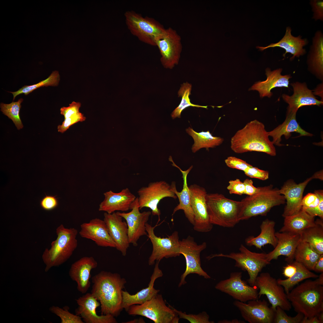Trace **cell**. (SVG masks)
<instances>
[{"mask_svg":"<svg viewBox=\"0 0 323 323\" xmlns=\"http://www.w3.org/2000/svg\"><path fill=\"white\" fill-rule=\"evenodd\" d=\"M219 323H245L243 321L238 320L237 319H234L231 320H223L220 321L218 322Z\"/></svg>","mask_w":323,"mask_h":323,"instance_id":"59","label":"cell"},{"mask_svg":"<svg viewBox=\"0 0 323 323\" xmlns=\"http://www.w3.org/2000/svg\"><path fill=\"white\" fill-rule=\"evenodd\" d=\"M177 313L179 319H186L191 323H214V321L209 320V316L205 311L197 314H187L185 312L179 311L170 305H169Z\"/></svg>","mask_w":323,"mask_h":323,"instance_id":"44","label":"cell"},{"mask_svg":"<svg viewBox=\"0 0 323 323\" xmlns=\"http://www.w3.org/2000/svg\"><path fill=\"white\" fill-rule=\"evenodd\" d=\"M104 195V199L99 205V210L108 214L116 211H128L136 198L128 188L117 193L109 191L105 192Z\"/></svg>","mask_w":323,"mask_h":323,"instance_id":"26","label":"cell"},{"mask_svg":"<svg viewBox=\"0 0 323 323\" xmlns=\"http://www.w3.org/2000/svg\"><path fill=\"white\" fill-rule=\"evenodd\" d=\"M284 218L283 226L280 232L300 234L305 229L316 225L315 217L302 208L297 213Z\"/></svg>","mask_w":323,"mask_h":323,"instance_id":"32","label":"cell"},{"mask_svg":"<svg viewBox=\"0 0 323 323\" xmlns=\"http://www.w3.org/2000/svg\"><path fill=\"white\" fill-rule=\"evenodd\" d=\"M22 98L19 99L16 102H13L10 104L0 103L1 111L9 118L12 120L17 129L23 127L20 118L19 113L21 108V104L23 101Z\"/></svg>","mask_w":323,"mask_h":323,"instance_id":"41","label":"cell"},{"mask_svg":"<svg viewBox=\"0 0 323 323\" xmlns=\"http://www.w3.org/2000/svg\"><path fill=\"white\" fill-rule=\"evenodd\" d=\"M304 317V315L300 313H298L294 317L289 316L284 310L279 306H277L275 311L273 323H301Z\"/></svg>","mask_w":323,"mask_h":323,"instance_id":"43","label":"cell"},{"mask_svg":"<svg viewBox=\"0 0 323 323\" xmlns=\"http://www.w3.org/2000/svg\"><path fill=\"white\" fill-rule=\"evenodd\" d=\"M81 103L79 102H72L68 107H63L60 109V113L65 118L75 115L80 112L79 110Z\"/></svg>","mask_w":323,"mask_h":323,"instance_id":"52","label":"cell"},{"mask_svg":"<svg viewBox=\"0 0 323 323\" xmlns=\"http://www.w3.org/2000/svg\"><path fill=\"white\" fill-rule=\"evenodd\" d=\"M301 323H322L318 319L317 316L310 318L304 317Z\"/></svg>","mask_w":323,"mask_h":323,"instance_id":"57","label":"cell"},{"mask_svg":"<svg viewBox=\"0 0 323 323\" xmlns=\"http://www.w3.org/2000/svg\"><path fill=\"white\" fill-rule=\"evenodd\" d=\"M155 226H152L147 223L146 224L147 236L152 244V253L149 257L148 264L153 265L157 261H160L164 258H168L179 256V240L178 232L175 231L170 235L166 237H159L155 234Z\"/></svg>","mask_w":323,"mask_h":323,"instance_id":"10","label":"cell"},{"mask_svg":"<svg viewBox=\"0 0 323 323\" xmlns=\"http://www.w3.org/2000/svg\"><path fill=\"white\" fill-rule=\"evenodd\" d=\"M297 111L287 108L286 117L284 121L272 130L268 132L269 136L272 137V141L274 145L280 146L281 137L284 135L286 139H288L291 136V133H298L299 136H312L313 134L306 132L299 125L296 120Z\"/></svg>","mask_w":323,"mask_h":323,"instance_id":"27","label":"cell"},{"mask_svg":"<svg viewBox=\"0 0 323 323\" xmlns=\"http://www.w3.org/2000/svg\"><path fill=\"white\" fill-rule=\"evenodd\" d=\"M186 131L194 140V143L191 148L194 153L202 148L208 150L210 148L215 147L221 144L224 141L223 138L213 136L209 131L197 132L190 127L186 129Z\"/></svg>","mask_w":323,"mask_h":323,"instance_id":"35","label":"cell"},{"mask_svg":"<svg viewBox=\"0 0 323 323\" xmlns=\"http://www.w3.org/2000/svg\"><path fill=\"white\" fill-rule=\"evenodd\" d=\"M169 160L172 162L173 166L177 168L181 171L183 181V188L180 192L177 190L175 182H172L170 185L171 190L176 195L179 202V204L174 209L172 215H173L179 210H182L189 221L194 225V216L191 205L189 190L187 181V176L192 168L193 166H191L185 170H183L174 163L171 156H170Z\"/></svg>","mask_w":323,"mask_h":323,"instance_id":"29","label":"cell"},{"mask_svg":"<svg viewBox=\"0 0 323 323\" xmlns=\"http://www.w3.org/2000/svg\"><path fill=\"white\" fill-rule=\"evenodd\" d=\"M138 206L140 210L144 207L150 208L153 216H157L160 220V210L158 207L161 200L165 197L176 199L177 198L171 189L170 185L164 181L150 183L147 186L143 187L137 191Z\"/></svg>","mask_w":323,"mask_h":323,"instance_id":"11","label":"cell"},{"mask_svg":"<svg viewBox=\"0 0 323 323\" xmlns=\"http://www.w3.org/2000/svg\"><path fill=\"white\" fill-rule=\"evenodd\" d=\"M254 286L259 290V298L262 295H266L274 311L277 306L287 311L291 309L292 306L284 287L269 273H261L257 277Z\"/></svg>","mask_w":323,"mask_h":323,"instance_id":"13","label":"cell"},{"mask_svg":"<svg viewBox=\"0 0 323 323\" xmlns=\"http://www.w3.org/2000/svg\"><path fill=\"white\" fill-rule=\"evenodd\" d=\"M244 172L246 176L249 177L262 180H267L269 178L268 171L261 170L252 166L248 168Z\"/></svg>","mask_w":323,"mask_h":323,"instance_id":"48","label":"cell"},{"mask_svg":"<svg viewBox=\"0 0 323 323\" xmlns=\"http://www.w3.org/2000/svg\"><path fill=\"white\" fill-rule=\"evenodd\" d=\"M281 68H278L271 71L269 68L266 70L267 78L265 80L256 83L249 89V90H257L261 97L267 96L270 97L272 93L271 90L275 88L285 87L289 88V80L291 78L290 75L281 74Z\"/></svg>","mask_w":323,"mask_h":323,"instance_id":"30","label":"cell"},{"mask_svg":"<svg viewBox=\"0 0 323 323\" xmlns=\"http://www.w3.org/2000/svg\"><path fill=\"white\" fill-rule=\"evenodd\" d=\"M80 227L79 234L82 237L93 241L98 246L116 248L103 220L93 219L88 223H82Z\"/></svg>","mask_w":323,"mask_h":323,"instance_id":"22","label":"cell"},{"mask_svg":"<svg viewBox=\"0 0 323 323\" xmlns=\"http://www.w3.org/2000/svg\"><path fill=\"white\" fill-rule=\"evenodd\" d=\"M130 209L131 211L128 213L119 211L116 213L126 220L128 226L129 243L136 246L138 245L137 241L140 237L144 235H147L146 224L152 212L150 211L140 212L137 197L132 203Z\"/></svg>","mask_w":323,"mask_h":323,"instance_id":"18","label":"cell"},{"mask_svg":"<svg viewBox=\"0 0 323 323\" xmlns=\"http://www.w3.org/2000/svg\"><path fill=\"white\" fill-rule=\"evenodd\" d=\"M161 55V63L164 67L172 69L179 63L182 49L181 39L171 28L166 29L162 37L156 42Z\"/></svg>","mask_w":323,"mask_h":323,"instance_id":"16","label":"cell"},{"mask_svg":"<svg viewBox=\"0 0 323 323\" xmlns=\"http://www.w3.org/2000/svg\"><path fill=\"white\" fill-rule=\"evenodd\" d=\"M127 312L129 315L146 317L155 323H178L180 319L174 310L167 306L162 295L158 294L141 304L131 305Z\"/></svg>","mask_w":323,"mask_h":323,"instance_id":"9","label":"cell"},{"mask_svg":"<svg viewBox=\"0 0 323 323\" xmlns=\"http://www.w3.org/2000/svg\"><path fill=\"white\" fill-rule=\"evenodd\" d=\"M229 185L227 188L230 194L242 195L245 194V188L243 182L237 179L231 180L228 182Z\"/></svg>","mask_w":323,"mask_h":323,"instance_id":"49","label":"cell"},{"mask_svg":"<svg viewBox=\"0 0 323 323\" xmlns=\"http://www.w3.org/2000/svg\"><path fill=\"white\" fill-rule=\"evenodd\" d=\"M190 203L194 214V230L201 232H207L213 228L208 214L206 200L207 194L205 189L197 184L189 187Z\"/></svg>","mask_w":323,"mask_h":323,"instance_id":"15","label":"cell"},{"mask_svg":"<svg viewBox=\"0 0 323 323\" xmlns=\"http://www.w3.org/2000/svg\"><path fill=\"white\" fill-rule=\"evenodd\" d=\"M91 293L100 304L101 315L119 316L122 307V291L127 283L125 278L116 273L100 271L92 278Z\"/></svg>","mask_w":323,"mask_h":323,"instance_id":"1","label":"cell"},{"mask_svg":"<svg viewBox=\"0 0 323 323\" xmlns=\"http://www.w3.org/2000/svg\"><path fill=\"white\" fill-rule=\"evenodd\" d=\"M159 261L156 262L153 274L147 287L143 289L136 294L131 295L127 291L122 290V307L127 311L129 307L134 304H141L152 298L160 291L155 289L154 283L158 278L162 277L163 273L159 267Z\"/></svg>","mask_w":323,"mask_h":323,"instance_id":"25","label":"cell"},{"mask_svg":"<svg viewBox=\"0 0 323 323\" xmlns=\"http://www.w3.org/2000/svg\"><path fill=\"white\" fill-rule=\"evenodd\" d=\"M313 12V18L316 20L323 19V1L321 0H312L310 1Z\"/></svg>","mask_w":323,"mask_h":323,"instance_id":"53","label":"cell"},{"mask_svg":"<svg viewBox=\"0 0 323 323\" xmlns=\"http://www.w3.org/2000/svg\"><path fill=\"white\" fill-rule=\"evenodd\" d=\"M287 295L294 310L304 317L317 316L323 311V286L316 280H306Z\"/></svg>","mask_w":323,"mask_h":323,"instance_id":"3","label":"cell"},{"mask_svg":"<svg viewBox=\"0 0 323 323\" xmlns=\"http://www.w3.org/2000/svg\"><path fill=\"white\" fill-rule=\"evenodd\" d=\"M60 80V76L59 73L58 71H53L47 79L37 83L30 86L25 85L16 92H9L13 94V100L18 95L23 93L27 95L33 90L41 87L57 86Z\"/></svg>","mask_w":323,"mask_h":323,"instance_id":"40","label":"cell"},{"mask_svg":"<svg viewBox=\"0 0 323 323\" xmlns=\"http://www.w3.org/2000/svg\"><path fill=\"white\" fill-rule=\"evenodd\" d=\"M269 136L264 124L255 120L247 123L232 137L231 148L237 153L257 151L275 156V148Z\"/></svg>","mask_w":323,"mask_h":323,"instance_id":"2","label":"cell"},{"mask_svg":"<svg viewBox=\"0 0 323 323\" xmlns=\"http://www.w3.org/2000/svg\"><path fill=\"white\" fill-rule=\"evenodd\" d=\"M242 272H232L228 278L219 281L215 288L241 302L258 299V288L248 284L246 281L242 280Z\"/></svg>","mask_w":323,"mask_h":323,"instance_id":"14","label":"cell"},{"mask_svg":"<svg viewBox=\"0 0 323 323\" xmlns=\"http://www.w3.org/2000/svg\"><path fill=\"white\" fill-rule=\"evenodd\" d=\"M313 270L318 272H323V254L320 255L316 262Z\"/></svg>","mask_w":323,"mask_h":323,"instance_id":"56","label":"cell"},{"mask_svg":"<svg viewBox=\"0 0 323 323\" xmlns=\"http://www.w3.org/2000/svg\"><path fill=\"white\" fill-rule=\"evenodd\" d=\"M49 310L60 318L61 323H84L80 316L72 314L66 308L63 309L53 306L49 308Z\"/></svg>","mask_w":323,"mask_h":323,"instance_id":"42","label":"cell"},{"mask_svg":"<svg viewBox=\"0 0 323 323\" xmlns=\"http://www.w3.org/2000/svg\"><path fill=\"white\" fill-rule=\"evenodd\" d=\"M206 247V242L198 245L194 241V238L190 236L180 240V253L185 258L186 268L185 271L181 276L179 287L187 283L185 278L191 274H197L207 279L211 278L201 266L200 254Z\"/></svg>","mask_w":323,"mask_h":323,"instance_id":"12","label":"cell"},{"mask_svg":"<svg viewBox=\"0 0 323 323\" xmlns=\"http://www.w3.org/2000/svg\"><path fill=\"white\" fill-rule=\"evenodd\" d=\"M316 280L320 285L323 286V272L318 276Z\"/></svg>","mask_w":323,"mask_h":323,"instance_id":"61","label":"cell"},{"mask_svg":"<svg viewBox=\"0 0 323 323\" xmlns=\"http://www.w3.org/2000/svg\"><path fill=\"white\" fill-rule=\"evenodd\" d=\"M245 186V194L248 196H251L256 193L258 190V188L255 187L253 185V181L249 179H246L243 182Z\"/></svg>","mask_w":323,"mask_h":323,"instance_id":"54","label":"cell"},{"mask_svg":"<svg viewBox=\"0 0 323 323\" xmlns=\"http://www.w3.org/2000/svg\"><path fill=\"white\" fill-rule=\"evenodd\" d=\"M312 179L310 177L298 184L293 180L289 179L279 189L280 192L284 196L286 203L282 214L283 217L295 214L301 209L303 192L307 184Z\"/></svg>","mask_w":323,"mask_h":323,"instance_id":"20","label":"cell"},{"mask_svg":"<svg viewBox=\"0 0 323 323\" xmlns=\"http://www.w3.org/2000/svg\"><path fill=\"white\" fill-rule=\"evenodd\" d=\"M320 255L314 251L308 243L300 241L295 252L294 259L309 270H313Z\"/></svg>","mask_w":323,"mask_h":323,"instance_id":"37","label":"cell"},{"mask_svg":"<svg viewBox=\"0 0 323 323\" xmlns=\"http://www.w3.org/2000/svg\"><path fill=\"white\" fill-rule=\"evenodd\" d=\"M233 304L243 318L249 323H273L275 311L265 300H253L247 303L236 300Z\"/></svg>","mask_w":323,"mask_h":323,"instance_id":"17","label":"cell"},{"mask_svg":"<svg viewBox=\"0 0 323 323\" xmlns=\"http://www.w3.org/2000/svg\"><path fill=\"white\" fill-rule=\"evenodd\" d=\"M275 223L274 221L267 219L263 221L260 226V234L256 237L250 236L247 237L245 240L246 245L261 249L265 245L270 244L275 248L277 242L275 236Z\"/></svg>","mask_w":323,"mask_h":323,"instance_id":"33","label":"cell"},{"mask_svg":"<svg viewBox=\"0 0 323 323\" xmlns=\"http://www.w3.org/2000/svg\"><path fill=\"white\" fill-rule=\"evenodd\" d=\"M300 35L297 37L292 36L291 28L288 27L286 28L284 36L278 42L271 43L266 47L257 46L256 48L262 51L268 48L280 47L285 50L283 57H285L286 54L289 53L293 55L291 59H293L295 57H299L306 53L305 50L303 47L307 44L308 42L307 39H302Z\"/></svg>","mask_w":323,"mask_h":323,"instance_id":"31","label":"cell"},{"mask_svg":"<svg viewBox=\"0 0 323 323\" xmlns=\"http://www.w3.org/2000/svg\"><path fill=\"white\" fill-rule=\"evenodd\" d=\"M323 170H321L315 173L311 177L312 179H317L322 180L323 179Z\"/></svg>","mask_w":323,"mask_h":323,"instance_id":"58","label":"cell"},{"mask_svg":"<svg viewBox=\"0 0 323 323\" xmlns=\"http://www.w3.org/2000/svg\"><path fill=\"white\" fill-rule=\"evenodd\" d=\"M296 270L295 266L292 263L284 267L283 274L285 277L289 278L292 276Z\"/></svg>","mask_w":323,"mask_h":323,"instance_id":"55","label":"cell"},{"mask_svg":"<svg viewBox=\"0 0 323 323\" xmlns=\"http://www.w3.org/2000/svg\"><path fill=\"white\" fill-rule=\"evenodd\" d=\"M125 22L131 33L140 41L156 46V42L164 33L166 29L153 18L142 15L133 10L124 13Z\"/></svg>","mask_w":323,"mask_h":323,"instance_id":"7","label":"cell"},{"mask_svg":"<svg viewBox=\"0 0 323 323\" xmlns=\"http://www.w3.org/2000/svg\"><path fill=\"white\" fill-rule=\"evenodd\" d=\"M57 237L52 242L51 248L46 249L42 258L47 272L53 266H58L65 262L77 248L78 231L74 228H65L61 224L56 229Z\"/></svg>","mask_w":323,"mask_h":323,"instance_id":"5","label":"cell"},{"mask_svg":"<svg viewBox=\"0 0 323 323\" xmlns=\"http://www.w3.org/2000/svg\"><path fill=\"white\" fill-rule=\"evenodd\" d=\"M144 321L142 318L134 319L124 323H145Z\"/></svg>","mask_w":323,"mask_h":323,"instance_id":"60","label":"cell"},{"mask_svg":"<svg viewBox=\"0 0 323 323\" xmlns=\"http://www.w3.org/2000/svg\"><path fill=\"white\" fill-rule=\"evenodd\" d=\"M309 63L313 71L322 78L323 73V36L320 31L316 32L313 38Z\"/></svg>","mask_w":323,"mask_h":323,"instance_id":"36","label":"cell"},{"mask_svg":"<svg viewBox=\"0 0 323 323\" xmlns=\"http://www.w3.org/2000/svg\"><path fill=\"white\" fill-rule=\"evenodd\" d=\"M239 252H231L229 254H219L210 255L207 257L210 259L214 257H220L232 259L235 261V266L247 272L249 278L246 281L249 285L254 286L258 274L262 269L270 262L267 259L266 254L253 252L247 249L243 244L240 246Z\"/></svg>","mask_w":323,"mask_h":323,"instance_id":"8","label":"cell"},{"mask_svg":"<svg viewBox=\"0 0 323 323\" xmlns=\"http://www.w3.org/2000/svg\"><path fill=\"white\" fill-rule=\"evenodd\" d=\"M76 301L78 306L75 310V314L80 316L84 323H118L111 315H97L96 310L100 306V303L91 293H86Z\"/></svg>","mask_w":323,"mask_h":323,"instance_id":"19","label":"cell"},{"mask_svg":"<svg viewBox=\"0 0 323 323\" xmlns=\"http://www.w3.org/2000/svg\"><path fill=\"white\" fill-rule=\"evenodd\" d=\"M314 193L319 197L320 202L318 205L314 208L304 209L308 214L313 217L318 216L321 219L323 218V191L320 190H316ZM304 210V209H303Z\"/></svg>","mask_w":323,"mask_h":323,"instance_id":"47","label":"cell"},{"mask_svg":"<svg viewBox=\"0 0 323 323\" xmlns=\"http://www.w3.org/2000/svg\"><path fill=\"white\" fill-rule=\"evenodd\" d=\"M86 119V117L83 114L79 112L77 114L69 118H65L62 124L57 127L59 132L63 133L66 131L72 125L79 122H83Z\"/></svg>","mask_w":323,"mask_h":323,"instance_id":"45","label":"cell"},{"mask_svg":"<svg viewBox=\"0 0 323 323\" xmlns=\"http://www.w3.org/2000/svg\"><path fill=\"white\" fill-rule=\"evenodd\" d=\"M320 199L315 193H309L303 198L301 202L302 208L304 210L317 206Z\"/></svg>","mask_w":323,"mask_h":323,"instance_id":"50","label":"cell"},{"mask_svg":"<svg viewBox=\"0 0 323 323\" xmlns=\"http://www.w3.org/2000/svg\"><path fill=\"white\" fill-rule=\"evenodd\" d=\"M97 262L92 256H84L73 263L69 271L71 279L76 282L77 289L83 294L86 293L91 285V270L96 268Z\"/></svg>","mask_w":323,"mask_h":323,"instance_id":"23","label":"cell"},{"mask_svg":"<svg viewBox=\"0 0 323 323\" xmlns=\"http://www.w3.org/2000/svg\"><path fill=\"white\" fill-rule=\"evenodd\" d=\"M316 225L309 228L301 234V241L306 242L316 253L323 254V219L316 220Z\"/></svg>","mask_w":323,"mask_h":323,"instance_id":"34","label":"cell"},{"mask_svg":"<svg viewBox=\"0 0 323 323\" xmlns=\"http://www.w3.org/2000/svg\"><path fill=\"white\" fill-rule=\"evenodd\" d=\"M258 188L256 193L240 201V221L259 215L266 216L272 207L286 202L285 199L280 194L279 189L273 188L272 185Z\"/></svg>","mask_w":323,"mask_h":323,"instance_id":"4","label":"cell"},{"mask_svg":"<svg viewBox=\"0 0 323 323\" xmlns=\"http://www.w3.org/2000/svg\"><path fill=\"white\" fill-rule=\"evenodd\" d=\"M206 200L210 220L212 225L233 228L240 221V201L229 199L218 193L207 194Z\"/></svg>","mask_w":323,"mask_h":323,"instance_id":"6","label":"cell"},{"mask_svg":"<svg viewBox=\"0 0 323 323\" xmlns=\"http://www.w3.org/2000/svg\"><path fill=\"white\" fill-rule=\"evenodd\" d=\"M116 212L104 214L103 220L108 228L110 235L116 245V248L125 256L129 247L128 228L126 222Z\"/></svg>","mask_w":323,"mask_h":323,"instance_id":"21","label":"cell"},{"mask_svg":"<svg viewBox=\"0 0 323 323\" xmlns=\"http://www.w3.org/2000/svg\"><path fill=\"white\" fill-rule=\"evenodd\" d=\"M318 319L321 322L323 323V311L321 312L317 316Z\"/></svg>","mask_w":323,"mask_h":323,"instance_id":"62","label":"cell"},{"mask_svg":"<svg viewBox=\"0 0 323 323\" xmlns=\"http://www.w3.org/2000/svg\"><path fill=\"white\" fill-rule=\"evenodd\" d=\"M40 205L44 210L49 211L56 208L58 205V201L55 196L47 195L40 200Z\"/></svg>","mask_w":323,"mask_h":323,"instance_id":"51","label":"cell"},{"mask_svg":"<svg viewBox=\"0 0 323 323\" xmlns=\"http://www.w3.org/2000/svg\"><path fill=\"white\" fill-rule=\"evenodd\" d=\"M292 263L295 266L296 270L291 277L285 279L280 278L277 280L278 283L284 287L286 294L293 287L300 282L306 279L317 278L319 275L310 271L303 265L295 261Z\"/></svg>","mask_w":323,"mask_h":323,"instance_id":"38","label":"cell"},{"mask_svg":"<svg viewBox=\"0 0 323 323\" xmlns=\"http://www.w3.org/2000/svg\"><path fill=\"white\" fill-rule=\"evenodd\" d=\"M192 85L188 82L183 83L178 92L179 97H182L181 103L179 106L172 112L171 116L173 119L180 118L182 111L189 106L207 108V106H202L191 103L189 97L191 94Z\"/></svg>","mask_w":323,"mask_h":323,"instance_id":"39","label":"cell"},{"mask_svg":"<svg viewBox=\"0 0 323 323\" xmlns=\"http://www.w3.org/2000/svg\"><path fill=\"white\" fill-rule=\"evenodd\" d=\"M275 236L277 239V244L272 251L266 254V258L269 262L277 260L279 256L287 257L286 261L289 263L292 262L297 246L301 241L300 234L289 232H277Z\"/></svg>","mask_w":323,"mask_h":323,"instance_id":"24","label":"cell"},{"mask_svg":"<svg viewBox=\"0 0 323 323\" xmlns=\"http://www.w3.org/2000/svg\"><path fill=\"white\" fill-rule=\"evenodd\" d=\"M293 90V94L291 96L283 94L282 97L288 105V108L298 111L303 106L322 105V101L317 99L312 91L307 88L305 83L298 82L291 84Z\"/></svg>","mask_w":323,"mask_h":323,"instance_id":"28","label":"cell"},{"mask_svg":"<svg viewBox=\"0 0 323 323\" xmlns=\"http://www.w3.org/2000/svg\"><path fill=\"white\" fill-rule=\"evenodd\" d=\"M225 162L228 167L243 172L252 166L243 160L232 156L228 157L225 160Z\"/></svg>","mask_w":323,"mask_h":323,"instance_id":"46","label":"cell"}]
</instances>
